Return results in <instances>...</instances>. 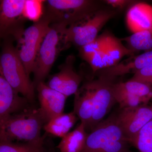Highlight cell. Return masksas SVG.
Returning a JSON list of instances; mask_svg holds the SVG:
<instances>
[{
  "label": "cell",
  "mask_w": 152,
  "mask_h": 152,
  "mask_svg": "<svg viewBox=\"0 0 152 152\" xmlns=\"http://www.w3.org/2000/svg\"><path fill=\"white\" fill-rule=\"evenodd\" d=\"M79 118L73 111L57 116L44 125L43 129L48 134L62 138L70 132Z\"/></svg>",
  "instance_id": "cell-18"
},
{
  "label": "cell",
  "mask_w": 152,
  "mask_h": 152,
  "mask_svg": "<svg viewBox=\"0 0 152 152\" xmlns=\"http://www.w3.org/2000/svg\"><path fill=\"white\" fill-rule=\"evenodd\" d=\"M33 105L21 96L2 76H0V121L23 111Z\"/></svg>",
  "instance_id": "cell-13"
},
{
  "label": "cell",
  "mask_w": 152,
  "mask_h": 152,
  "mask_svg": "<svg viewBox=\"0 0 152 152\" xmlns=\"http://www.w3.org/2000/svg\"><path fill=\"white\" fill-rule=\"evenodd\" d=\"M110 34L108 32L104 33L99 36L90 43L80 48V54L81 56L91 54L100 51L105 47Z\"/></svg>",
  "instance_id": "cell-25"
},
{
  "label": "cell",
  "mask_w": 152,
  "mask_h": 152,
  "mask_svg": "<svg viewBox=\"0 0 152 152\" xmlns=\"http://www.w3.org/2000/svg\"><path fill=\"white\" fill-rule=\"evenodd\" d=\"M93 111L92 88L91 79L84 82L75 94L73 112L89 133Z\"/></svg>",
  "instance_id": "cell-15"
},
{
  "label": "cell",
  "mask_w": 152,
  "mask_h": 152,
  "mask_svg": "<svg viewBox=\"0 0 152 152\" xmlns=\"http://www.w3.org/2000/svg\"><path fill=\"white\" fill-rule=\"evenodd\" d=\"M44 15L51 24L69 27L99 10L96 1L88 0H48Z\"/></svg>",
  "instance_id": "cell-4"
},
{
  "label": "cell",
  "mask_w": 152,
  "mask_h": 152,
  "mask_svg": "<svg viewBox=\"0 0 152 152\" xmlns=\"http://www.w3.org/2000/svg\"><path fill=\"white\" fill-rule=\"evenodd\" d=\"M114 84L118 88L130 94L143 98L148 102L152 99V86L150 85L129 80Z\"/></svg>",
  "instance_id": "cell-21"
},
{
  "label": "cell",
  "mask_w": 152,
  "mask_h": 152,
  "mask_svg": "<svg viewBox=\"0 0 152 152\" xmlns=\"http://www.w3.org/2000/svg\"><path fill=\"white\" fill-rule=\"evenodd\" d=\"M104 1L113 7L118 9L124 8L131 2L130 1L126 0H107Z\"/></svg>",
  "instance_id": "cell-27"
},
{
  "label": "cell",
  "mask_w": 152,
  "mask_h": 152,
  "mask_svg": "<svg viewBox=\"0 0 152 152\" xmlns=\"http://www.w3.org/2000/svg\"><path fill=\"white\" fill-rule=\"evenodd\" d=\"M45 1L42 0H26L23 11L24 18L34 23L39 21L43 16L44 4Z\"/></svg>",
  "instance_id": "cell-24"
},
{
  "label": "cell",
  "mask_w": 152,
  "mask_h": 152,
  "mask_svg": "<svg viewBox=\"0 0 152 152\" xmlns=\"http://www.w3.org/2000/svg\"><path fill=\"white\" fill-rule=\"evenodd\" d=\"M51 25L50 19L43 15L40 20L24 30L15 39L17 53L29 77L33 73L38 51L44 38L50 29Z\"/></svg>",
  "instance_id": "cell-6"
},
{
  "label": "cell",
  "mask_w": 152,
  "mask_h": 152,
  "mask_svg": "<svg viewBox=\"0 0 152 152\" xmlns=\"http://www.w3.org/2000/svg\"><path fill=\"white\" fill-rule=\"evenodd\" d=\"M48 135L45 133L39 140L31 142L0 141V152H55Z\"/></svg>",
  "instance_id": "cell-17"
},
{
  "label": "cell",
  "mask_w": 152,
  "mask_h": 152,
  "mask_svg": "<svg viewBox=\"0 0 152 152\" xmlns=\"http://www.w3.org/2000/svg\"><path fill=\"white\" fill-rule=\"evenodd\" d=\"M75 61L74 56H68L64 62L59 66V72L50 76L46 83L48 86L67 98L75 94L83 80V76L74 68Z\"/></svg>",
  "instance_id": "cell-10"
},
{
  "label": "cell",
  "mask_w": 152,
  "mask_h": 152,
  "mask_svg": "<svg viewBox=\"0 0 152 152\" xmlns=\"http://www.w3.org/2000/svg\"><path fill=\"white\" fill-rule=\"evenodd\" d=\"M129 80L140 82L152 86V64L137 72Z\"/></svg>",
  "instance_id": "cell-26"
},
{
  "label": "cell",
  "mask_w": 152,
  "mask_h": 152,
  "mask_svg": "<svg viewBox=\"0 0 152 152\" xmlns=\"http://www.w3.org/2000/svg\"><path fill=\"white\" fill-rule=\"evenodd\" d=\"M126 23L133 34L152 28V6L145 3L132 6L127 14Z\"/></svg>",
  "instance_id": "cell-16"
},
{
  "label": "cell",
  "mask_w": 152,
  "mask_h": 152,
  "mask_svg": "<svg viewBox=\"0 0 152 152\" xmlns=\"http://www.w3.org/2000/svg\"><path fill=\"white\" fill-rule=\"evenodd\" d=\"M36 89L39 102V110L46 124L64 113L66 96L51 88L45 82L39 83Z\"/></svg>",
  "instance_id": "cell-12"
},
{
  "label": "cell",
  "mask_w": 152,
  "mask_h": 152,
  "mask_svg": "<svg viewBox=\"0 0 152 152\" xmlns=\"http://www.w3.org/2000/svg\"><path fill=\"white\" fill-rule=\"evenodd\" d=\"M130 143L140 152H152V120L131 140Z\"/></svg>",
  "instance_id": "cell-23"
},
{
  "label": "cell",
  "mask_w": 152,
  "mask_h": 152,
  "mask_svg": "<svg viewBox=\"0 0 152 152\" xmlns=\"http://www.w3.org/2000/svg\"><path fill=\"white\" fill-rule=\"evenodd\" d=\"M152 64V50L142 54L131 57L129 59L119 63L113 66L96 72L99 77L114 80L118 76L124 75L129 73H134Z\"/></svg>",
  "instance_id": "cell-14"
},
{
  "label": "cell",
  "mask_w": 152,
  "mask_h": 152,
  "mask_svg": "<svg viewBox=\"0 0 152 152\" xmlns=\"http://www.w3.org/2000/svg\"><path fill=\"white\" fill-rule=\"evenodd\" d=\"M0 35L1 38H15L23 31V11L26 0L0 1Z\"/></svg>",
  "instance_id": "cell-9"
},
{
  "label": "cell",
  "mask_w": 152,
  "mask_h": 152,
  "mask_svg": "<svg viewBox=\"0 0 152 152\" xmlns=\"http://www.w3.org/2000/svg\"><path fill=\"white\" fill-rule=\"evenodd\" d=\"M125 41L134 51L148 50L152 49V28L134 33L122 39Z\"/></svg>",
  "instance_id": "cell-22"
},
{
  "label": "cell",
  "mask_w": 152,
  "mask_h": 152,
  "mask_svg": "<svg viewBox=\"0 0 152 152\" xmlns=\"http://www.w3.org/2000/svg\"><path fill=\"white\" fill-rule=\"evenodd\" d=\"M131 145L113 114L88 133L81 152H132Z\"/></svg>",
  "instance_id": "cell-2"
},
{
  "label": "cell",
  "mask_w": 152,
  "mask_h": 152,
  "mask_svg": "<svg viewBox=\"0 0 152 152\" xmlns=\"http://www.w3.org/2000/svg\"><path fill=\"white\" fill-rule=\"evenodd\" d=\"M134 52L126 48L121 39L110 34L104 49L107 68L118 64L120 60L125 56H132Z\"/></svg>",
  "instance_id": "cell-20"
},
{
  "label": "cell",
  "mask_w": 152,
  "mask_h": 152,
  "mask_svg": "<svg viewBox=\"0 0 152 152\" xmlns=\"http://www.w3.org/2000/svg\"><path fill=\"white\" fill-rule=\"evenodd\" d=\"M61 26L51 24L50 29L41 44L36 57L33 69V83L35 88L41 82H45L51 69L59 50V42L61 41Z\"/></svg>",
  "instance_id": "cell-7"
},
{
  "label": "cell",
  "mask_w": 152,
  "mask_h": 152,
  "mask_svg": "<svg viewBox=\"0 0 152 152\" xmlns=\"http://www.w3.org/2000/svg\"><path fill=\"white\" fill-rule=\"evenodd\" d=\"M117 120L125 135L129 141L152 120V105H141L121 109Z\"/></svg>",
  "instance_id": "cell-11"
},
{
  "label": "cell",
  "mask_w": 152,
  "mask_h": 152,
  "mask_svg": "<svg viewBox=\"0 0 152 152\" xmlns=\"http://www.w3.org/2000/svg\"><path fill=\"white\" fill-rule=\"evenodd\" d=\"M88 134L81 123L72 132L61 138L57 148L60 152H81L83 149Z\"/></svg>",
  "instance_id": "cell-19"
},
{
  "label": "cell",
  "mask_w": 152,
  "mask_h": 152,
  "mask_svg": "<svg viewBox=\"0 0 152 152\" xmlns=\"http://www.w3.org/2000/svg\"><path fill=\"white\" fill-rule=\"evenodd\" d=\"M115 13V11L99 9L69 27L63 29L61 32L62 42L65 45L72 43L80 48L86 45L97 37L98 33Z\"/></svg>",
  "instance_id": "cell-5"
},
{
  "label": "cell",
  "mask_w": 152,
  "mask_h": 152,
  "mask_svg": "<svg viewBox=\"0 0 152 152\" xmlns=\"http://www.w3.org/2000/svg\"><path fill=\"white\" fill-rule=\"evenodd\" d=\"M92 88L93 111L89 133L105 117L116 103L112 90L113 80L99 77L91 79Z\"/></svg>",
  "instance_id": "cell-8"
},
{
  "label": "cell",
  "mask_w": 152,
  "mask_h": 152,
  "mask_svg": "<svg viewBox=\"0 0 152 152\" xmlns=\"http://www.w3.org/2000/svg\"><path fill=\"white\" fill-rule=\"evenodd\" d=\"M46 122L39 110L32 105L23 111L0 121V141L31 142L42 138Z\"/></svg>",
  "instance_id": "cell-1"
},
{
  "label": "cell",
  "mask_w": 152,
  "mask_h": 152,
  "mask_svg": "<svg viewBox=\"0 0 152 152\" xmlns=\"http://www.w3.org/2000/svg\"><path fill=\"white\" fill-rule=\"evenodd\" d=\"M12 39L11 37H7L3 43L0 58L1 75L15 91L33 104L35 100V88L19 58Z\"/></svg>",
  "instance_id": "cell-3"
},
{
  "label": "cell",
  "mask_w": 152,
  "mask_h": 152,
  "mask_svg": "<svg viewBox=\"0 0 152 152\" xmlns=\"http://www.w3.org/2000/svg\"><path fill=\"white\" fill-rule=\"evenodd\" d=\"M55 152H56V151H55Z\"/></svg>",
  "instance_id": "cell-28"
}]
</instances>
